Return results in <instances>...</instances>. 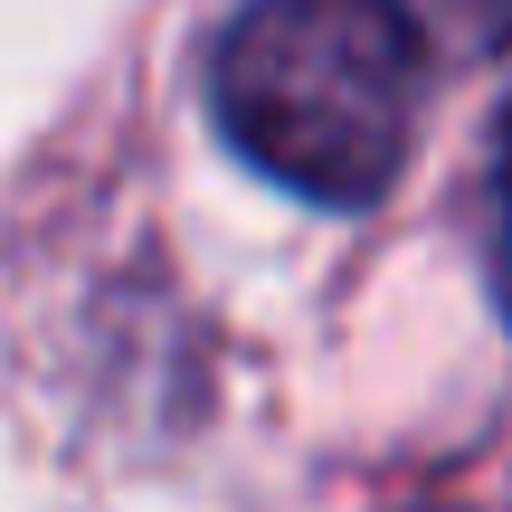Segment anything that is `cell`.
<instances>
[{"instance_id": "6da1fadb", "label": "cell", "mask_w": 512, "mask_h": 512, "mask_svg": "<svg viewBox=\"0 0 512 512\" xmlns=\"http://www.w3.org/2000/svg\"><path fill=\"white\" fill-rule=\"evenodd\" d=\"M437 48L408 0H247L209 57L228 152L313 209H370L418 152Z\"/></svg>"}, {"instance_id": "277c9868", "label": "cell", "mask_w": 512, "mask_h": 512, "mask_svg": "<svg viewBox=\"0 0 512 512\" xmlns=\"http://www.w3.org/2000/svg\"><path fill=\"white\" fill-rule=\"evenodd\" d=\"M418 512H456V503H418Z\"/></svg>"}, {"instance_id": "7a4b0ae2", "label": "cell", "mask_w": 512, "mask_h": 512, "mask_svg": "<svg viewBox=\"0 0 512 512\" xmlns=\"http://www.w3.org/2000/svg\"><path fill=\"white\" fill-rule=\"evenodd\" d=\"M408 19L446 67H484L512 48V0H408Z\"/></svg>"}, {"instance_id": "3957f363", "label": "cell", "mask_w": 512, "mask_h": 512, "mask_svg": "<svg viewBox=\"0 0 512 512\" xmlns=\"http://www.w3.org/2000/svg\"><path fill=\"white\" fill-rule=\"evenodd\" d=\"M484 266H494V304L512 323V124L494 143V209H484Z\"/></svg>"}]
</instances>
